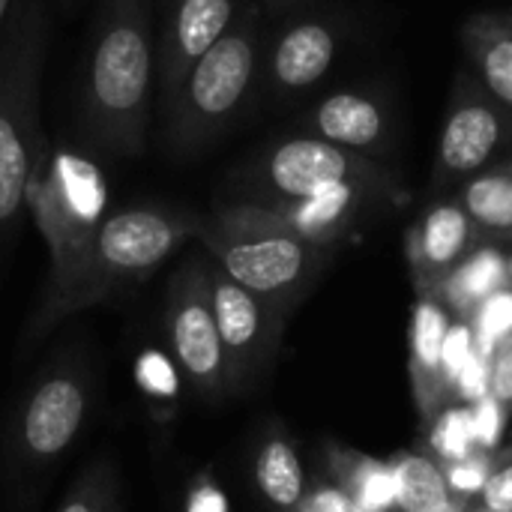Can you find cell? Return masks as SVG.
I'll return each instance as SVG.
<instances>
[{
  "label": "cell",
  "instance_id": "cell-1",
  "mask_svg": "<svg viewBox=\"0 0 512 512\" xmlns=\"http://www.w3.org/2000/svg\"><path fill=\"white\" fill-rule=\"evenodd\" d=\"M153 0H102L93 18L78 138L108 159H135L147 150L156 84Z\"/></svg>",
  "mask_w": 512,
  "mask_h": 512
},
{
  "label": "cell",
  "instance_id": "cell-2",
  "mask_svg": "<svg viewBox=\"0 0 512 512\" xmlns=\"http://www.w3.org/2000/svg\"><path fill=\"white\" fill-rule=\"evenodd\" d=\"M201 213L177 204H129L108 210L72 282L45 306H36L24 333L21 354L33 351L66 318L120 300L147 282L183 243L195 240Z\"/></svg>",
  "mask_w": 512,
  "mask_h": 512
},
{
  "label": "cell",
  "instance_id": "cell-3",
  "mask_svg": "<svg viewBox=\"0 0 512 512\" xmlns=\"http://www.w3.org/2000/svg\"><path fill=\"white\" fill-rule=\"evenodd\" d=\"M93 384V357L81 342H63L30 381L3 441V477L18 512L39 501L78 441L93 408Z\"/></svg>",
  "mask_w": 512,
  "mask_h": 512
},
{
  "label": "cell",
  "instance_id": "cell-4",
  "mask_svg": "<svg viewBox=\"0 0 512 512\" xmlns=\"http://www.w3.org/2000/svg\"><path fill=\"white\" fill-rule=\"evenodd\" d=\"M108 201L111 186L96 153L45 132L27 183V216L48 249V276L36 306L60 297L72 282L108 216Z\"/></svg>",
  "mask_w": 512,
  "mask_h": 512
},
{
  "label": "cell",
  "instance_id": "cell-5",
  "mask_svg": "<svg viewBox=\"0 0 512 512\" xmlns=\"http://www.w3.org/2000/svg\"><path fill=\"white\" fill-rule=\"evenodd\" d=\"M261 63V6L246 0L231 30L195 60L159 114L162 144L177 162L201 156L240 120L261 84Z\"/></svg>",
  "mask_w": 512,
  "mask_h": 512
},
{
  "label": "cell",
  "instance_id": "cell-6",
  "mask_svg": "<svg viewBox=\"0 0 512 512\" xmlns=\"http://www.w3.org/2000/svg\"><path fill=\"white\" fill-rule=\"evenodd\" d=\"M45 54L48 0H18L0 42V264L27 216V183L45 135L39 120Z\"/></svg>",
  "mask_w": 512,
  "mask_h": 512
},
{
  "label": "cell",
  "instance_id": "cell-7",
  "mask_svg": "<svg viewBox=\"0 0 512 512\" xmlns=\"http://www.w3.org/2000/svg\"><path fill=\"white\" fill-rule=\"evenodd\" d=\"M195 243L246 291L270 303L276 312H291L312 294L336 249L309 243L288 228L261 219L246 204L216 201L201 213Z\"/></svg>",
  "mask_w": 512,
  "mask_h": 512
},
{
  "label": "cell",
  "instance_id": "cell-8",
  "mask_svg": "<svg viewBox=\"0 0 512 512\" xmlns=\"http://www.w3.org/2000/svg\"><path fill=\"white\" fill-rule=\"evenodd\" d=\"M342 189H363L402 204L408 189L396 168L375 156H363L315 135L291 132L273 138L240 165H234L216 201L273 204L294 198H318Z\"/></svg>",
  "mask_w": 512,
  "mask_h": 512
},
{
  "label": "cell",
  "instance_id": "cell-9",
  "mask_svg": "<svg viewBox=\"0 0 512 512\" xmlns=\"http://www.w3.org/2000/svg\"><path fill=\"white\" fill-rule=\"evenodd\" d=\"M210 258L204 249L183 258L168 279L162 303V327L168 354L189 384V390L204 402H222L225 396V354L219 342V327L210 300Z\"/></svg>",
  "mask_w": 512,
  "mask_h": 512
},
{
  "label": "cell",
  "instance_id": "cell-10",
  "mask_svg": "<svg viewBox=\"0 0 512 512\" xmlns=\"http://www.w3.org/2000/svg\"><path fill=\"white\" fill-rule=\"evenodd\" d=\"M207 279L219 342L225 354V396L240 399L252 393L270 372L288 318L252 291H246L243 285H237L213 258Z\"/></svg>",
  "mask_w": 512,
  "mask_h": 512
},
{
  "label": "cell",
  "instance_id": "cell-11",
  "mask_svg": "<svg viewBox=\"0 0 512 512\" xmlns=\"http://www.w3.org/2000/svg\"><path fill=\"white\" fill-rule=\"evenodd\" d=\"M512 144V111L501 105L474 72H462L453 84L450 108L435 150L432 189L465 183Z\"/></svg>",
  "mask_w": 512,
  "mask_h": 512
},
{
  "label": "cell",
  "instance_id": "cell-12",
  "mask_svg": "<svg viewBox=\"0 0 512 512\" xmlns=\"http://www.w3.org/2000/svg\"><path fill=\"white\" fill-rule=\"evenodd\" d=\"M243 3L246 0H165L156 36L159 114L171 105L195 60L231 30Z\"/></svg>",
  "mask_w": 512,
  "mask_h": 512
},
{
  "label": "cell",
  "instance_id": "cell-13",
  "mask_svg": "<svg viewBox=\"0 0 512 512\" xmlns=\"http://www.w3.org/2000/svg\"><path fill=\"white\" fill-rule=\"evenodd\" d=\"M342 48V27L333 18L303 15L285 21L264 48L261 87L276 99H294L324 81Z\"/></svg>",
  "mask_w": 512,
  "mask_h": 512
},
{
  "label": "cell",
  "instance_id": "cell-14",
  "mask_svg": "<svg viewBox=\"0 0 512 512\" xmlns=\"http://www.w3.org/2000/svg\"><path fill=\"white\" fill-rule=\"evenodd\" d=\"M480 234L459 204V198H441L423 210L408 228L405 252L417 297H432L441 282L480 246Z\"/></svg>",
  "mask_w": 512,
  "mask_h": 512
},
{
  "label": "cell",
  "instance_id": "cell-15",
  "mask_svg": "<svg viewBox=\"0 0 512 512\" xmlns=\"http://www.w3.org/2000/svg\"><path fill=\"white\" fill-rule=\"evenodd\" d=\"M294 132L315 135L345 150L378 159L390 153L396 123L384 96L372 90L348 87V90H336L318 99L306 114H300Z\"/></svg>",
  "mask_w": 512,
  "mask_h": 512
},
{
  "label": "cell",
  "instance_id": "cell-16",
  "mask_svg": "<svg viewBox=\"0 0 512 512\" xmlns=\"http://www.w3.org/2000/svg\"><path fill=\"white\" fill-rule=\"evenodd\" d=\"M450 324L453 315L438 297H417L408 330V375L423 426L444 405L453 402V393L444 378V339Z\"/></svg>",
  "mask_w": 512,
  "mask_h": 512
},
{
  "label": "cell",
  "instance_id": "cell-17",
  "mask_svg": "<svg viewBox=\"0 0 512 512\" xmlns=\"http://www.w3.org/2000/svg\"><path fill=\"white\" fill-rule=\"evenodd\" d=\"M252 477L261 501L270 507V512H297L309 495L303 459L294 441L288 438V432L276 423L261 435L255 447Z\"/></svg>",
  "mask_w": 512,
  "mask_h": 512
},
{
  "label": "cell",
  "instance_id": "cell-18",
  "mask_svg": "<svg viewBox=\"0 0 512 512\" xmlns=\"http://www.w3.org/2000/svg\"><path fill=\"white\" fill-rule=\"evenodd\" d=\"M474 78L512 111V12H474L462 24Z\"/></svg>",
  "mask_w": 512,
  "mask_h": 512
},
{
  "label": "cell",
  "instance_id": "cell-19",
  "mask_svg": "<svg viewBox=\"0 0 512 512\" xmlns=\"http://www.w3.org/2000/svg\"><path fill=\"white\" fill-rule=\"evenodd\" d=\"M459 204L483 243L512 246V156L498 159L459 183Z\"/></svg>",
  "mask_w": 512,
  "mask_h": 512
},
{
  "label": "cell",
  "instance_id": "cell-20",
  "mask_svg": "<svg viewBox=\"0 0 512 512\" xmlns=\"http://www.w3.org/2000/svg\"><path fill=\"white\" fill-rule=\"evenodd\" d=\"M501 288H507V252L501 243H480L432 297H438L456 321H471Z\"/></svg>",
  "mask_w": 512,
  "mask_h": 512
},
{
  "label": "cell",
  "instance_id": "cell-21",
  "mask_svg": "<svg viewBox=\"0 0 512 512\" xmlns=\"http://www.w3.org/2000/svg\"><path fill=\"white\" fill-rule=\"evenodd\" d=\"M327 471L330 480L348 492L360 512L396 510V474L390 462L369 459L339 444H327Z\"/></svg>",
  "mask_w": 512,
  "mask_h": 512
},
{
  "label": "cell",
  "instance_id": "cell-22",
  "mask_svg": "<svg viewBox=\"0 0 512 512\" xmlns=\"http://www.w3.org/2000/svg\"><path fill=\"white\" fill-rule=\"evenodd\" d=\"M396 474V510L399 512H441L453 504L444 465L432 453L405 450L393 462Z\"/></svg>",
  "mask_w": 512,
  "mask_h": 512
},
{
  "label": "cell",
  "instance_id": "cell-23",
  "mask_svg": "<svg viewBox=\"0 0 512 512\" xmlns=\"http://www.w3.org/2000/svg\"><path fill=\"white\" fill-rule=\"evenodd\" d=\"M426 441H429V453L441 462H459L468 459L477 450V438H474V420H471V405L462 402H450L444 405L426 426Z\"/></svg>",
  "mask_w": 512,
  "mask_h": 512
},
{
  "label": "cell",
  "instance_id": "cell-24",
  "mask_svg": "<svg viewBox=\"0 0 512 512\" xmlns=\"http://www.w3.org/2000/svg\"><path fill=\"white\" fill-rule=\"evenodd\" d=\"M57 512H120V477L108 459H96L72 480Z\"/></svg>",
  "mask_w": 512,
  "mask_h": 512
},
{
  "label": "cell",
  "instance_id": "cell-25",
  "mask_svg": "<svg viewBox=\"0 0 512 512\" xmlns=\"http://www.w3.org/2000/svg\"><path fill=\"white\" fill-rule=\"evenodd\" d=\"M135 381H138V390L159 408H171L177 402V393H180V372L171 360L168 351H159V348H144L138 357H135Z\"/></svg>",
  "mask_w": 512,
  "mask_h": 512
},
{
  "label": "cell",
  "instance_id": "cell-26",
  "mask_svg": "<svg viewBox=\"0 0 512 512\" xmlns=\"http://www.w3.org/2000/svg\"><path fill=\"white\" fill-rule=\"evenodd\" d=\"M471 327H474V345L480 354H492L495 345L510 336L512 333V288H501L495 291L480 309L477 315L471 318Z\"/></svg>",
  "mask_w": 512,
  "mask_h": 512
},
{
  "label": "cell",
  "instance_id": "cell-27",
  "mask_svg": "<svg viewBox=\"0 0 512 512\" xmlns=\"http://www.w3.org/2000/svg\"><path fill=\"white\" fill-rule=\"evenodd\" d=\"M489 474H492V453H483V450H474L468 459L444 465V480H447L450 498L459 504L480 501V495L489 483Z\"/></svg>",
  "mask_w": 512,
  "mask_h": 512
},
{
  "label": "cell",
  "instance_id": "cell-28",
  "mask_svg": "<svg viewBox=\"0 0 512 512\" xmlns=\"http://www.w3.org/2000/svg\"><path fill=\"white\" fill-rule=\"evenodd\" d=\"M510 414L498 399L486 396L480 402L471 405V420H474V438H477V450L483 453H495L501 450V438H504V429L510 423Z\"/></svg>",
  "mask_w": 512,
  "mask_h": 512
},
{
  "label": "cell",
  "instance_id": "cell-29",
  "mask_svg": "<svg viewBox=\"0 0 512 512\" xmlns=\"http://www.w3.org/2000/svg\"><path fill=\"white\" fill-rule=\"evenodd\" d=\"M474 351H477V345H474V327H471V321H456L453 318V324L447 330V339H444V378H447L450 393H453L456 378L462 375V369H465V363L471 360Z\"/></svg>",
  "mask_w": 512,
  "mask_h": 512
},
{
  "label": "cell",
  "instance_id": "cell-30",
  "mask_svg": "<svg viewBox=\"0 0 512 512\" xmlns=\"http://www.w3.org/2000/svg\"><path fill=\"white\" fill-rule=\"evenodd\" d=\"M480 504L489 510L512 512V447L492 453V474L480 495Z\"/></svg>",
  "mask_w": 512,
  "mask_h": 512
},
{
  "label": "cell",
  "instance_id": "cell-31",
  "mask_svg": "<svg viewBox=\"0 0 512 512\" xmlns=\"http://www.w3.org/2000/svg\"><path fill=\"white\" fill-rule=\"evenodd\" d=\"M489 396L512 411V333L489 354Z\"/></svg>",
  "mask_w": 512,
  "mask_h": 512
},
{
  "label": "cell",
  "instance_id": "cell-32",
  "mask_svg": "<svg viewBox=\"0 0 512 512\" xmlns=\"http://www.w3.org/2000/svg\"><path fill=\"white\" fill-rule=\"evenodd\" d=\"M486 396H489V357L474 351L471 360L465 363L462 375L456 378L453 399L462 402V405H474V402H480Z\"/></svg>",
  "mask_w": 512,
  "mask_h": 512
},
{
  "label": "cell",
  "instance_id": "cell-33",
  "mask_svg": "<svg viewBox=\"0 0 512 512\" xmlns=\"http://www.w3.org/2000/svg\"><path fill=\"white\" fill-rule=\"evenodd\" d=\"M183 512H231V504H228L225 489L219 486V480H216L210 471H201V474L189 483Z\"/></svg>",
  "mask_w": 512,
  "mask_h": 512
},
{
  "label": "cell",
  "instance_id": "cell-34",
  "mask_svg": "<svg viewBox=\"0 0 512 512\" xmlns=\"http://www.w3.org/2000/svg\"><path fill=\"white\" fill-rule=\"evenodd\" d=\"M255 3L270 9V12H294V9H300V6H306L312 0H255Z\"/></svg>",
  "mask_w": 512,
  "mask_h": 512
},
{
  "label": "cell",
  "instance_id": "cell-35",
  "mask_svg": "<svg viewBox=\"0 0 512 512\" xmlns=\"http://www.w3.org/2000/svg\"><path fill=\"white\" fill-rule=\"evenodd\" d=\"M15 3H18V0H0V42H3V36H6V30H9Z\"/></svg>",
  "mask_w": 512,
  "mask_h": 512
},
{
  "label": "cell",
  "instance_id": "cell-36",
  "mask_svg": "<svg viewBox=\"0 0 512 512\" xmlns=\"http://www.w3.org/2000/svg\"><path fill=\"white\" fill-rule=\"evenodd\" d=\"M465 512H504V510H489V507H483L480 501H471V504H465Z\"/></svg>",
  "mask_w": 512,
  "mask_h": 512
},
{
  "label": "cell",
  "instance_id": "cell-37",
  "mask_svg": "<svg viewBox=\"0 0 512 512\" xmlns=\"http://www.w3.org/2000/svg\"><path fill=\"white\" fill-rule=\"evenodd\" d=\"M441 512H465V504H459V501H453L450 507H444Z\"/></svg>",
  "mask_w": 512,
  "mask_h": 512
},
{
  "label": "cell",
  "instance_id": "cell-38",
  "mask_svg": "<svg viewBox=\"0 0 512 512\" xmlns=\"http://www.w3.org/2000/svg\"><path fill=\"white\" fill-rule=\"evenodd\" d=\"M507 285L512 288V249H510V255H507Z\"/></svg>",
  "mask_w": 512,
  "mask_h": 512
},
{
  "label": "cell",
  "instance_id": "cell-39",
  "mask_svg": "<svg viewBox=\"0 0 512 512\" xmlns=\"http://www.w3.org/2000/svg\"><path fill=\"white\" fill-rule=\"evenodd\" d=\"M57 3H60V6H63V9H72V6H78V3H81V0H57Z\"/></svg>",
  "mask_w": 512,
  "mask_h": 512
},
{
  "label": "cell",
  "instance_id": "cell-40",
  "mask_svg": "<svg viewBox=\"0 0 512 512\" xmlns=\"http://www.w3.org/2000/svg\"><path fill=\"white\" fill-rule=\"evenodd\" d=\"M297 512H321V510H318V507H312V504H303Z\"/></svg>",
  "mask_w": 512,
  "mask_h": 512
}]
</instances>
